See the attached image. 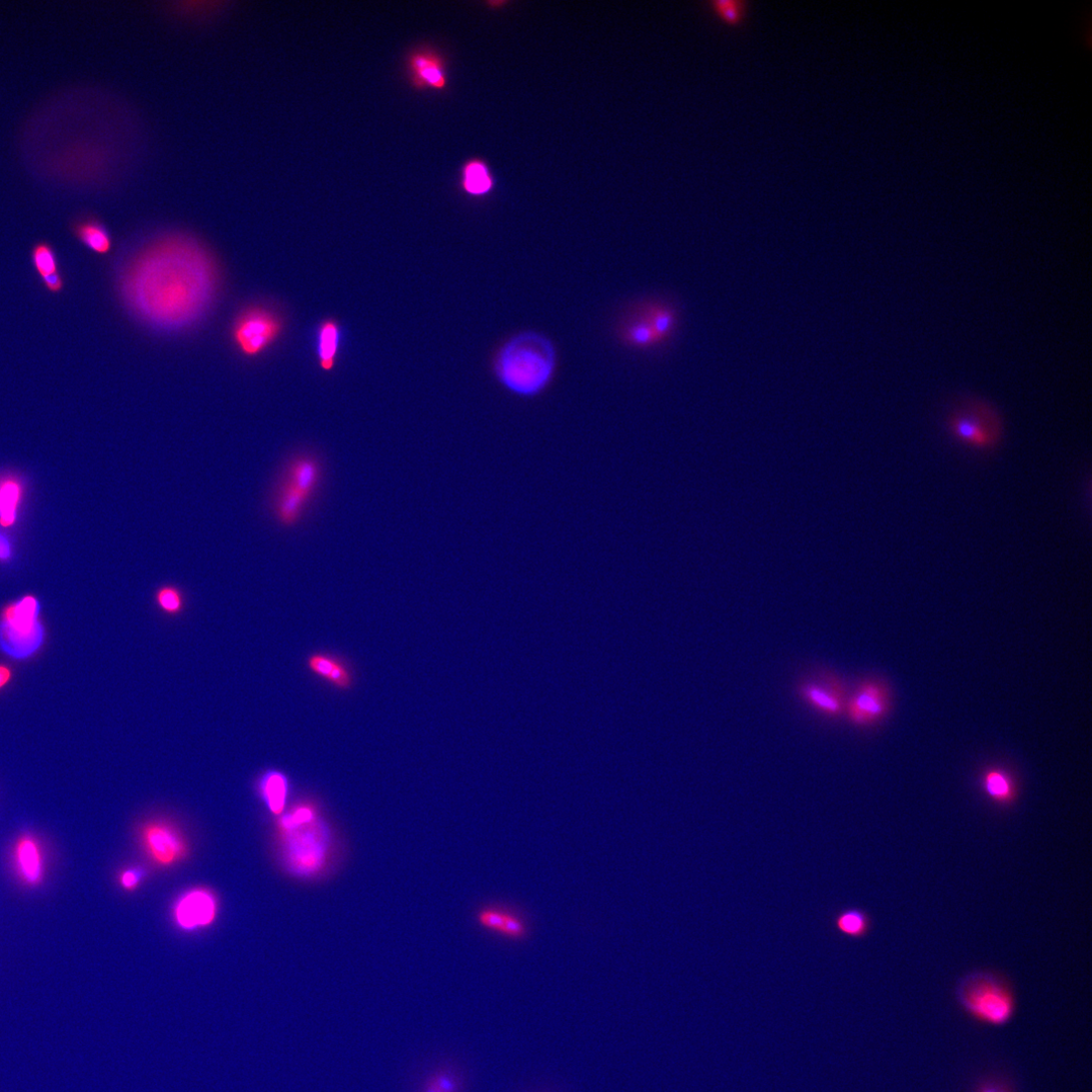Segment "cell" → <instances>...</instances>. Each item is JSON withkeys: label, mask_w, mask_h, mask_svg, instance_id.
Wrapping results in <instances>:
<instances>
[{"label": "cell", "mask_w": 1092, "mask_h": 1092, "mask_svg": "<svg viewBox=\"0 0 1092 1092\" xmlns=\"http://www.w3.org/2000/svg\"><path fill=\"white\" fill-rule=\"evenodd\" d=\"M219 290L209 251L187 236H167L145 246L125 268L120 293L127 309L147 326L178 332L199 323Z\"/></svg>", "instance_id": "cell-1"}, {"label": "cell", "mask_w": 1092, "mask_h": 1092, "mask_svg": "<svg viewBox=\"0 0 1092 1092\" xmlns=\"http://www.w3.org/2000/svg\"><path fill=\"white\" fill-rule=\"evenodd\" d=\"M556 363L551 342L538 332H523L503 346L495 361L500 383L515 394L532 397L552 378Z\"/></svg>", "instance_id": "cell-2"}, {"label": "cell", "mask_w": 1092, "mask_h": 1092, "mask_svg": "<svg viewBox=\"0 0 1092 1092\" xmlns=\"http://www.w3.org/2000/svg\"><path fill=\"white\" fill-rule=\"evenodd\" d=\"M322 479L323 467L314 454H296L286 462L271 497V510L281 527L292 529L302 522Z\"/></svg>", "instance_id": "cell-3"}, {"label": "cell", "mask_w": 1092, "mask_h": 1092, "mask_svg": "<svg viewBox=\"0 0 1092 1092\" xmlns=\"http://www.w3.org/2000/svg\"><path fill=\"white\" fill-rule=\"evenodd\" d=\"M326 824L313 802H301L280 820L289 867L299 875H313L325 865Z\"/></svg>", "instance_id": "cell-4"}, {"label": "cell", "mask_w": 1092, "mask_h": 1092, "mask_svg": "<svg viewBox=\"0 0 1092 1092\" xmlns=\"http://www.w3.org/2000/svg\"><path fill=\"white\" fill-rule=\"evenodd\" d=\"M956 997L962 1010L973 1020L990 1027L1009 1024L1016 1013L1013 988L995 973L976 971L957 985Z\"/></svg>", "instance_id": "cell-5"}, {"label": "cell", "mask_w": 1092, "mask_h": 1092, "mask_svg": "<svg viewBox=\"0 0 1092 1092\" xmlns=\"http://www.w3.org/2000/svg\"><path fill=\"white\" fill-rule=\"evenodd\" d=\"M947 428L957 442L979 452L994 450L1003 435L1002 419L996 408L975 397L956 403L948 415Z\"/></svg>", "instance_id": "cell-6"}, {"label": "cell", "mask_w": 1092, "mask_h": 1092, "mask_svg": "<svg viewBox=\"0 0 1092 1092\" xmlns=\"http://www.w3.org/2000/svg\"><path fill=\"white\" fill-rule=\"evenodd\" d=\"M40 605L33 596L8 605L0 614V648L15 659H28L44 645Z\"/></svg>", "instance_id": "cell-7"}, {"label": "cell", "mask_w": 1092, "mask_h": 1092, "mask_svg": "<svg viewBox=\"0 0 1092 1092\" xmlns=\"http://www.w3.org/2000/svg\"><path fill=\"white\" fill-rule=\"evenodd\" d=\"M282 331L283 322L274 311L262 306L250 307L236 318L232 340L243 356L256 358L278 341Z\"/></svg>", "instance_id": "cell-8"}, {"label": "cell", "mask_w": 1092, "mask_h": 1092, "mask_svg": "<svg viewBox=\"0 0 1092 1092\" xmlns=\"http://www.w3.org/2000/svg\"><path fill=\"white\" fill-rule=\"evenodd\" d=\"M797 694L804 704L825 718L838 719L845 715L848 690L842 678L831 670H820L801 681Z\"/></svg>", "instance_id": "cell-9"}, {"label": "cell", "mask_w": 1092, "mask_h": 1092, "mask_svg": "<svg viewBox=\"0 0 1092 1092\" xmlns=\"http://www.w3.org/2000/svg\"><path fill=\"white\" fill-rule=\"evenodd\" d=\"M891 694L887 684L876 678L861 681L849 695L845 715L851 724L868 728L880 723L889 713Z\"/></svg>", "instance_id": "cell-10"}, {"label": "cell", "mask_w": 1092, "mask_h": 1092, "mask_svg": "<svg viewBox=\"0 0 1092 1092\" xmlns=\"http://www.w3.org/2000/svg\"><path fill=\"white\" fill-rule=\"evenodd\" d=\"M141 837L144 848L150 858L161 866L177 864L187 855V844L180 830L170 822L152 820L147 822Z\"/></svg>", "instance_id": "cell-11"}, {"label": "cell", "mask_w": 1092, "mask_h": 1092, "mask_svg": "<svg viewBox=\"0 0 1092 1092\" xmlns=\"http://www.w3.org/2000/svg\"><path fill=\"white\" fill-rule=\"evenodd\" d=\"M12 862L18 880L27 888H38L45 880L46 859L40 839L32 832L17 838L12 850Z\"/></svg>", "instance_id": "cell-12"}, {"label": "cell", "mask_w": 1092, "mask_h": 1092, "mask_svg": "<svg viewBox=\"0 0 1092 1092\" xmlns=\"http://www.w3.org/2000/svg\"><path fill=\"white\" fill-rule=\"evenodd\" d=\"M479 926L513 942H523L531 934L530 921L521 910L503 905H488L477 913Z\"/></svg>", "instance_id": "cell-13"}, {"label": "cell", "mask_w": 1092, "mask_h": 1092, "mask_svg": "<svg viewBox=\"0 0 1092 1092\" xmlns=\"http://www.w3.org/2000/svg\"><path fill=\"white\" fill-rule=\"evenodd\" d=\"M408 71L413 87L417 90L445 91L448 72L445 58L432 48H420L408 58Z\"/></svg>", "instance_id": "cell-14"}, {"label": "cell", "mask_w": 1092, "mask_h": 1092, "mask_svg": "<svg viewBox=\"0 0 1092 1092\" xmlns=\"http://www.w3.org/2000/svg\"><path fill=\"white\" fill-rule=\"evenodd\" d=\"M217 910V901L210 891L194 889L178 901L175 916L182 929L194 931L211 925Z\"/></svg>", "instance_id": "cell-15"}, {"label": "cell", "mask_w": 1092, "mask_h": 1092, "mask_svg": "<svg viewBox=\"0 0 1092 1092\" xmlns=\"http://www.w3.org/2000/svg\"><path fill=\"white\" fill-rule=\"evenodd\" d=\"M307 667L312 674L336 689L348 691L354 686L353 670L340 656L315 652L308 656Z\"/></svg>", "instance_id": "cell-16"}, {"label": "cell", "mask_w": 1092, "mask_h": 1092, "mask_svg": "<svg viewBox=\"0 0 1092 1092\" xmlns=\"http://www.w3.org/2000/svg\"><path fill=\"white\" fill-rule=\"evenodd\" d=\"M981 786L986 796L1000 806H1011L1018 797V786L1009 771L992 768L985 771Z\"/></svg>", "instance_id": "cell-17"}, {"label": "cell", "mask_w": 1092, "mask_h": 1092, "mask_svg": "<svg viewBox=\"0 0 1092 1092\" xmlns=\"http://www.w3.org/2000/svg\"><path fill=\"white\" fill-rule=\"evenodd\" d=\"M342 342V329L334 320L324 321L317 331V356L321 369L326 372L333 370L338 359Z\"/></svg>", "instance_id": "cell-18"}, {"label": "cell", "mask_w": 1092, "mask_h": 1092, "mask_svg": "<svg viewBox=\"0 0 1092 1092\" xmlns=\"http://www.w3.org/2000/svg\"><path fill=\"white\" fill-rule=\"evenodd\" d=\"M464 1089L461 1069L453 1063H442L426 1075L418 1092H464Z\"/></svg>", "instance_id": "cell-19"}, {"label": "cell", "mask_w": 1092, "mask_h": 1092, "mask_svg": "<svg viewBox=\"0 0 1092 1092\" xmlns=\"http://www.w3.org/2000/svg\"><path fill=\"white\" fill-rule=\"evenodd\" d=\"M260 792L269 810L274 815H282L290 791L288 777L280 771H267L260 780Z\"/></svg>", "instance_id": "cell-20"}, {"label": "cell", "mask_w": 1092, "mask_h": 1092, "mask_svg": "<svg viewBox=\"0 0 1092 1092\" xmlns=\"http://www.w3.org/2000/svg\"><path fill=\"white\" fill-rule=\"evenodd\" d=\"M461 186L472 197H484L491 193L494 178L486 162L480 159L468 161L463 167Z\"/></svg>", "instance_id": "cell-21"}, {"label": "cell", "mask_w": 1092, "mask_h": 1092, "mask_svg": "<svg viewBox=\"0 0 1092 1092\" xmlns=\"http://www.w3.org/2000/svg\"><path fill=\"white\" fill-rule=\"evenodd\" d=\"M78 240L96 254L105 256L112 250L113 240L108 229L96 220H87L74 227Z\"/></svg>", "instance_id": "cell-22"}, {"label": "cell", "mask_w": 1092, "mask_h": 1092, "mask_svg": "<svg viewBox=\"0 0 1092 1092\" xmlns=\"http://www.w3.org/2000/svg\"><path fill=\"white\" fill-rule=\"evenodd\" d=\"M835 927L845 936L861 939L868 935L871 920L866 912L860 909H849L837 915Z\"/></svg>", "instance_id": "cell-23"}, {"label": "cell", "mask_w": 1092, "mask_h": 1092, "mask_svg": "<svg viewBox=\"0 0 1092 1092\" xmlns=\"http://www.w3.org/2000/svg\"><path fill=\"white\" fill-rule=\"evenodd\" d=\"M156 607L167 616H179L186 608L184 592L175 584H163L154 594Z\"/></svg>", "instance_id": "cell-24"}, {"label": "cell", "mask_w": 1092, "mask_h": 1092, "mask_svg": "<svg viewBox=\"0 0 1092 1092\" xmlns=\"http://www.w3.org/2000/svg\"><path fill=\"white\" fill-rule=\"evenodd\" d=\"M20 499L21 489L16 482L8 481L0 486V524L3 527L14 525Z\"/></svg>", "instance_id": "cell-25"}, {"label": "cell", "mask_w": 1092, "mask_h": 1092, "mask_svg": "<svg viewBox=\"0 0 1092 1092\" xmlns=\"http://www.w3.org/2000/svg\"><path fill=\"white\" fill-rule=\"evenodd\" d=\"M707 5L723 22L731 26L740 25L748 10L745 0H713Z\"/></svg>", "instance_id": "cell-26"}, {"label": "cell", "mask_w": 1092, "mask_h": 1092, "mask_svg": "<svg viewBox=\"0 0 1092 1092\" xmlns=\"http://www.w3.org/2000/svg\"><path fill=\"white\" fill-rule=\"evenodd\" d=\"M32 261L41 279L59 273L55 251L48 243L41 242L33 248Z\"/></svg>", "instance_id": "cell-27"}, {"label": "cell", "mask_w": 1092, "mask_h": 1092, "mask_svg": "<svg viewBox=\"0 0 1092 1092\" xmlns=\"http://www.w3.org/2000/svg\"><path fill=\"white\" fill-rule=\"evenodd\" d=\"M657 340L664 339L675 326V315L666 309H658L649 320Z\"/></svg>", "instance_id": "cell-28"}, {"label": "cell", "mask_w": 1092, "mask_h": 1092, "mask_svg": "<svg viewBox=\"0 0 1092 1092\" xmlns=\"http://www.w3.org/2000/svg\"><path fill=\"white\" fill-rule=\"evenodd\" d=\"M628 339L638 347L648 346L657 340L650 322L636 323L628 331Z\"/></svg>", "instance_id": "cell-29"}, {"label": "cell", "mask_w": 1092, "mask_h": 1092, "mask_svg": "<svg viewBox=\"0 0 1092 1092\" xmlns=\"http://www.w3.org/2000/svg\"><path fill=\"white\" fill-rule=\"evenodd\" d=\"M976 1092H1013L1011 1086L1000 1079L986 1080Z\"/></svg>", "instance_id": "cell-30"}, {"label": "cell", "mask_w": 1092, "mask_h": 1092, "mask_svg": "<svg viewBox=\"0 0 1092 1092\" xmlns=\"http://www.w3.org/2000/svg\"><path fill=\"white\" fill-rule=\"evenodd\" d=\"M42 281L46 289L53 294L62 292L64 288V281L59 273L44 278Z\"/></svg>", "instance_id": "cell-31"}, {"label": "cell", "mask_w": 1092, "mask_h": 1092, "mask_svg": "<svg viewBox=\"0 0 1092 1092\" xmlns=\"http://www.w3.org/2000/svg\"><path fill=\"white\" fill-rule=\"evenodd\" d=\"M140 882V874L134 870H128L121 876V883L126 889H133Z\"/></svg>", "instance_id": "cell-32"}, {"label": "cell", "mask_w": 1092, "mask_h": 1092, "mask_svg": "<svg viewBox=\"0 0 1092 1092\" xmlns=\"http://www.w3.org/2000/svg\"><path fill=\"white\" fill-rule=\"evenodd\" d=\"M14 677L13 669L7 664L0 663V691L8 687Z\"/></svg>", "instance_id": "cell-33"}, {"label": "cell", "mask_w": 1092, "mask_h": 1092, "mask_svg": "<svg viewBox=\"0 0 1092 1092\" xmlns=\"http://www.w3.org/2000/svg\"><path fill=\"white\" fill-rule=\"evenodd\" d=\"M11 556V546L9 541L2 535H0V559H7Z\"/></svg>", "instance_id": "cell-34"}]
</instances>
